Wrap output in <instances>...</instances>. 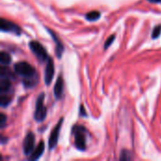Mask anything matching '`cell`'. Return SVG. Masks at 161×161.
Returning a JSON list of instances; mask_svg holds the SVG:
<instances>
[{
  "instance_id": "obj_15",
  "label": "cell",
  "mask_w": 161,
  "mask_h": 161,
  "mask_svg": "<svg viewBox=\"0 0 161 161\" xmlns=\"http://www.w3.org/2000/svg\"><path fill=\"white\" fill-rule=\"evenodd\" d=\"M11 102V94H1L0 104L2 107H7Z\"/></svg>"
},
{
  "instance_id": "obj_13",
  "label": "cell",
  "mask_w": 161,
  "mask_h": 161,
  "mask_svg": "<svg viewBox=\"0 0 161 161\" xmlns=\"http://www.w3.org/2000/svg\"><path fill=\"white\" fill-rule=\"evenodd\" d=\"M10 61H11V58H10L9 54L5 52V51H2L1 54H0V62H1V64L4 65V66H7V65H8L10 63Z\"/></svg>"
},
{
  "instance_id": "obj_16",
  "label": "cell",
  "mask_w": 161,
  "mask_h": 161,
  "mask_svg": "<svg viewBox=\"0 0 161 161\" xmlns=\"http://www.w3.org/2000/svg\"><path fill=\"white\" fill-rule=\"evenodd\" d=\"M121 160H130L132 159V155L129 151L127 150H123L121 153V157H120Z\"/></svg>"
},
{
  "instance_id": "obj_12",
  "label": "cell",
  "mask_w": 161,
  "mask_h": 161,
  "mask_svg": "<svg viewBox=\"0 0 161 161\" xmlns=\"http://www.w3.org/2000/svg\"><path fill=\"white\" fill-rule=\"evenodd\" d=\"M43 151H44V143H43V142H40L38 146L33 150L32 154L30 155V159L31 160L39 159L42 157V155L43 154Z\"/></svg>"
},
{
  "instance_id": "obj_18",
  "label": "cell",
  "mask_w": 161,
  "mask_h": 161,
  "mask_svg": "<svg viewBox=\"0 0 161 161\" xmlns=\"http://www.w3.org/2000/svg\"><path fill=\"white\" fill-rule=\"evenodd\" d=\"M114 39H115V35H111V36H109V37L108 38V40L106 41V42H105L104 48H105V49H108V48L110 46V44L113 42Z\"/></svg>"
},
{
  "instance_id": "obj_4",
  "label": "cell",
  "mask_w": 161,
  "mask_h": 161,
  "mask_svg": "<svg viewBox=\"0 0 161 161\" xmlns=\"http://www.w3.org/2000/svg\"><path fill=\"white\" fill-rule=\"evenodd\" d=\"M29 47L40 61H42V62L47 61L49 57H48V54H47L45 48L42 46V43H40L37 41H32L29 42Z\"/></svg>"
},
{
  "instance_id": "obj_2",
  "label": "cell",
  "mask_w": 161,
  "mask_h": 161,
  "mask_svg": "<svg viewBox=\"0 0 161 161\" xmlns=\"http://www.w3.org/2000/svg\"><path fill=\"white\" fill-rule=\"evenodd\" d=\"M75 145L79 151H85L87 147V130L81 125H76L74 128Z\"/></svg>"
},
{
  "instance_id": "obj_11",
  "label": "cell",
  "mask_w": 161,
  "mask_h": 161,
  "mask_svg": "<svg viewBox=\"0 0 161 161\" xmlns=\"http://www.w3.org/2000/svg\"><path fill=\"white\" fill-rule=\"evenodd\" d=\"M48 31L50 32V35L52 36V38H53V40H54V42L56 43V53L58 55V58H60L61 55H62V52L64 50L63 44H62L61 41L58 39V37L56 35V33L54 31H52L51 29H48Z\"/></svg>"
},
{
  "instance_id": "obj_7",
  "label": "cell",
  "mask_w": 161,
  "mask_h": 161,
  "mask_svg": "<svg viewBox=\"0 0 161 161\" xmlns=\"http://www.w3.org/2000/svg\"><path fill=\"white\" fill-rule=\"evenodd\" d=\"M34 145H35V135L32 132H29L25 136L23 143V150L25 155L26 156L31 155L34 150Z\"/></svg>"
},
{
  "instance_id": "obj_19",
  "label": "cell",
  "mask_w": 161,
  "mask_h": 161,
  "mask_svg": "<svg viewBox=\"0 0 161 161\" xmlns=\"http://www.w3.org/2000/svg\"><path fill=\"white\" fill-rule=\"evenodd\" d=\"M6 122H7V117L5 116V114L1 113L0 114V125H1V128H4L5 127Z\"/></svg>"
},
{
  "instance_id": "obj_17",
  "label": "cell",
  "mask_w": 161,
  "mask_h": 161,
  "mask_svg": "<svg viewBox=\"0 0 161 161\" xmlns=\"http://www.w3.org/2000/svg\"><path fill=\"white\" fill-rule=\"evenodd\" d=\"M161 34V25L155 26V28L153 29V33H152V38L153 39H157L160 36Z\"/></svg>"
},
{
  "instance_id": "obj_6",
  "label": "cell",
  "mask_w": 161,
  "mask_h": 161,
  "mask_svg": "<svg viewBox=\"0 0 161 161\" xmlns=\"http://www.w3.org/2000/svg\"><path fill=\"white\" fill-rule=\"evenodd\" d=\"M62 122H63V118H61L58 123L56 125V126L52 129L51 131V134L49 136V141H48V145H49V149L52 150L54 149L57 144H58V136H59V131H60V128L62 126Z\"/></svg>"
},
{
  "instance_id": "obj_10",
  "label": "cell",
  "mask_w": 161,
  "mask_h": 161,
  "mask_svg": "<svg viewBox=\"0 0 161 161\" xmlns=\"http://www.w3.org/2000/svg\"><path fill=\"white\" fill-rule=\"evenodd\" d=\"M64 91V81L61 75H59L54 86V95L57 99H60L63 95Z\"/></svg>"
},
{
  "instance_id": "obj_3",
  "label": "cell",
  "mask_w": 161,
  "mask_h": 161,
  "mask_svg": "<svg viewBox=\"0 0 161 161\" xmlns=\"http://www.w3.org/2000/svg\"><path fill=\"white\" fill-rule=\"evenodd\" d=\"M43 100H44V94L41 93L36 102V108H35V112H34V118L37 122H42L47 113V109L43 105Z\"/></svg>"
},
{
  "instance_id": "obj_20",
  "label": "cell",
  "mask_w": 161,
  "mask_h": 161,
  "mask_svg": "<svg viewBox=\"0 0 161 161\" xmlns=\"http://www.w3.org/2000/svg\"><path fill=\"white\" fill-rule=\"evenodd\" d=\"M149 2H151V3H160L161 0H148Z\"/></svg>"
},
{
  "instance_id": "obj_14",
  "label": "cell",
  "mask_w": 161,
  "mask_h": 161,
  "mask_svg": "<svg viewBox=\"0 0 161 161\" xmlns=\"http://www.w3.org/2000/svg\"><path fill=\"white\" fill-rule=\"evenodd\" d=\"M101 16V13L97 10H92V11H90L86 14V19L88 21H96L100 18Z\"/></svg>"
},
{
  "instance_id": "obj_5",
  "label": "cell",
  "mask_w": 161,
  "mask_h": 161,
  "mask_svg": "<svg viewBox=\"0 0 161 161\" xmlns=\"http://www.w3.org/2000/svg\"><path fill=\"white\" fill-rule=\"evenodd\" d=\"M0 28L1 31L3 32H10V33H14L16 35H20L22 29L20 28V26L18 25H16L13 22H10L8 20H6L5 18L1 19V23H0Z\"/></svg>"
},
{
  "instance_id": "obj_8",
  "label": "cell",
  "mask_w": 161,
  "mask_h": 161,
  "mask_svg": "<svg viewBox=\"0 0 161 161\" xmlns=\"http://www.w3.org/2000/svg\"><path fill=\"white\" fill-rule=\"evenodd\" d=\"M54 75H55L54 62H53L52 58H49L46 61V66H45V70H44V82L47 86H49L51 84Z\"/></svg>"
},
{
  "instance_id": "obj_1",
  "label": "cell",
  "mask_w": 161,
  "mask_h": 161,
  "mask_svg": "<svg viewBox=\"0 0 161 161\" xmlns=\"http://www.w3.org/2000/svg\"><path fill=\"white\" fill-rule=\"evenodd\" d=\"M14 72L24 78L25 87H33L39 81V75H37L34 67L26 61H20L15 64Z\"/></svg>"
},
{
  "instance_id": "obj_9",
  "label": "cell",
  "mask_w": 161,
  "mask_h": 161,
  "mask_svg": "<svg viewBox=\"0 0 161 161\" xmlns=\"http://www.w3.org/2000/svg\"><path fill=\"white\" fill-rule=\"evenodd\" d=\"M11 92V78L0 76V93L10 94Z\"/></svg>"
}]
</instances>
